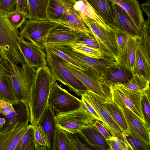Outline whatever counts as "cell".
Listing matches in <instances>:
<instances>
[{
	"mask_svg": "<svg viewBox=\"0 0 150 150\" xmlns=\"http://www.w3.org/2000/svg\"><path fill=\"white\" fill-rule=\"evenodd\" d=\"M47 104L57 113L62 114L79 108L82 103L81 100L61 87L55 79L52 84Z\"/></svg>",
	"mask_w": 150,
	"mask_h": 150,
	"instance_id": "8fae6325",
	"label": "cell"
},
{
	"mask_svg": "<svg viewBox=\"0 0 150 150\" xmlns=\"http://www.w3.org/2000/svg\"><path fill=\"white\" fill-rule=\"evenodd\" d=\"M133 74L129 70L115 64L108 68L102 78V81L109 87L115 83L124 84L132 78Z\"/></svg>",
	"mask_w": 150,
	"mask_h": 150,
	"instance_id": "cb8c5ba5",
	"label": "cell"
},
{
	"mask_svg": "<svg viewBox=\"0 0 150 150\" xmlns=\"http://www.w3.org/2000/svg\"><path fill=\"white\" fill-rule=\"evenodd\" d=\"M10 69L5 78L7 87L15 101L25 103L29 106L36 69L25 63L21 67L10 62Z\"/></svg>",
	"mask_w": 150,
	"mask_h": 150,
	"instance_id": "6da1fadb",
	"label": "cell"
},
{
	"mask_svg": "<svg viewBox=\"0 0 150 150\" xmlns=\"http://www.w3.org/2000/svg\"><path fill=\"white\" fill-rule=\"evenodd\" d=\"M109 147V150H130L123 137H118L112 136L105 139Z\"/></svg>",
	"mask_w": 150,
	"mask_h": 150,
	"instance_id": "ab89813d",
	"label": "cell"
},
{
	"mask_svg": "<svg viewBox=\"0 0 150 150\" xmlns=\"http://www.w3.org/2000/svg\"><path fill=\"white\" fill-rule=\"evenodd\" d=\"M64 9L60 0H49L47 9L49 20L57 23L63 14Z\"/></svg>",
	"mask_w": 150,
	"mask_h": 150,
	"instance_id": "836d02e7",
	"label": "cell"
},
{
	"mask_svg": "<svg viewBox=\"0 0 150 150\" xmlns=\"http://www.w3.org/2000/svg\"><path fill=\"white\" fill-rule=\"evenodd\" d=\"M35 150H47L48 143L45 135L38 124L34 125Z\"/></svg>",
	"mask_w": 150,
	"mask_h": 150,
	"instance_id": "f35d334b",
	"label": "cell"
},
{
	"mask_svg": "<svg viewBox=\"0 0 150 150\" xmlns=\"http://www.w3.org/2000/svg\"><path fill=\"white\" fill-rule=\"evenodd\" d=\"M150 88L143 93L141 99V107L146 122L150 126Z\"/></svg>",
	"mask_w": 150,
	"mask_h": 150,
	"instance_id": "b9f144b4",
	"label": "cell"
},
{
	"mask_svg": "<svg viewBox=\"0 0 150 150\" xmlns=\"http://www.w3.org/2000/svg\"><path fill=\"white\" fill-rule=\"evenodd\" d=\"M140 7L145 13L148 18H150V0H148L142 4Z\"/></svg>",
	"mask_w": 150,
	"mask_h": 150,
	"instance_id": "681fc988",
	"label": "cell"
},
{
	"mask_svg": "<svg viewBox=\"0 0 150 150\" xmlns=\"http://www.w3.org/2000/svg\"><path fill=\"white\" fill-rule=\"evenodd\" d=\"M10 68L9 62L2 55L0 58V99L14 104L18 101L12 97L5 81L6 77Z\"/></svg>",
	"mask_w": 150,
	"mask_h": 150,
	"instance_id": "83f0119b",
	"label": "cell"
},
{
	"mask_svg": "<svg viewBox=\"0 0 150 150\" xmlns=\"http://www.w3.org/2000/svg\"><path fill=\"white\" fill-rule=\"evenodd\" d=\"M3 55L0 49V58Z\"/></svg>",
	"mask_w": 150,
	"mask_h": 150,
	"instance_id": "f907efd6",
	"label": "cell"
},
{
	"mask_svg": "<svg viewBox=\"0 0 150 150\" xmlns=\"http://www.w3.org/2000/svg\"><path fill=\"white\" fill-rule=\"evenodd\" d=\"M13 104L7 101L0 99V114L6 116L14 111Z\"/></svg>",
	"mask_w": 150,
	"mask_h": 150,
	"instance_id": "bcb514c9",
	"label": "cell"
},
{
	"mask_svg": "<svg viewBox=\"0 0 150 150\" xmlns=\"http://www.w3.org/2000/svg\"><path fill=\"white\" fill-rule=\"evenodd\" d=\"M45 49L56 54L66 62L84 71L83 67L81 64L71 58L55 46L50 45L47 46L46 47Z\"/></svg>",
	"mask_w": 150,
	"mask_h": 150,
	"instance_id": "60d3db41",
	"label": "cell"
},
{
	"mask_svg": "<svg viewBox=\"0 0 150 150\" xmlns=\"http://www.w3.org/2000/svg\"><path fill=\"white\" fill-rule=\"evenodd\" d=\"M94 125L105 139H110L112 136L102 122L96 119L94 124Z\"/></svg>",
	"mask_w": 150,
	"mask_h": 150,
	"instance_id": "7dc6e473",
	"label": "cell"
},
{
	"mask_svg": "<svg viewBox=\"0 0 150 150\" xmlns=\"http://www.w3.org/2000/svg\"><path fill=\"white\" fill-rule=\"evenodd\" d=\"M110 27L117 29L114 3L112 0H84Z\"/></svg>",
	"mask_w": 150,
	"mask_h": 150,
	"instance_id": "d6986e66",
	"label": "cell"
},
{
	"mask_svg": "<svg viewBox=\"0 0 150 150\" xmlns=\"http://www.w3.org/2000/svg\"><path fill=\"white\" fill-rule=\"evenodd\" d=\"M27 7L28 0H16V9L20 10L26 12Z\"/></svg>",
	"mask_w": 150,
	"mask_h": 150,
	"instance_id": "c3c4849f",
	"label": "cell"
},
{
	"mask_svg": "<svg viewBox=\"0 0 150 150\" xmlns=\"http://www.w3.org/2000/svg\"><path fill=\"white\" fill-rule=\"evenodd\" d=\"M47 64L55 79L81 97L87 88L72 74L65 65L64 61L56 54L46 49Z\"/></svg>",
	"mask_w": 150,
	"mask_h": 150,
	"instance_id": "5b68a950",
	"label": "cell"
},
{
	"mask_svg": "<svg viewBox=\"0 0 150 150\" xmlns=\"http://www.w3.org/2000/svg\"><path fill=\"white\" fill-rule=\"evenodd\" d=\"M79 131L89 144L98 150H109L105 139L94 125L84 127Z\"/></svg>",
	"mask_w": 150,
	"mask_h": 150,
	"instance_id": "d4e9b609",
	"label": "cell"
},
{
	"mask_svg": "<svg viewBox=\"0 0 150 150\" xmlns=\"http://www.w3.org/2000/svg\"><path fill=\"white\" fill-rule=\"evenodd\" d=\"M19 32L0 10V49L2 55L10 63L21 65L25 63L18 47Z\"/></svg>",
	"mask_w": 150,
	"mask_h": 150,
	"instance_id": "3957f363",
	"label": "cell"
},
{
	"mask_svg": "<svg viewBox=\"0 0 150 150\" xmlns=\"http://www.w3.org/2000/svg\"><path fill=\"white\" fill-rule=\"evenodd\" d=\"M16 0H0V10L6 14L16 9Z\"/></svg>",
	"mask_w": 150,
	"mask_h": 150,
	"instance_id": "f6af8a7d",
	"label": "cell"
},
{
	"mask_svg": "<svg viewBox=\"0 0 150 150\" xmlns=\"http://www.w3.org/2000/svg\"><path fill=\"white\" fill-rule=\"evenodd\" d=\"M75 10L79 14L91 19L103 25H108L103 19L84 0H77L74 6Z\"/></svg>",
	"mask_w": 150,
	"mask_h": 150,
	"instance_id": "f1b7e54d",
	"label": "cell"
},
{
	"mask_svg": "<svg viewBox=\"0 0 150 150\" xmlns=\"http://www.w3.org/2000/svg\"><path fill=\"white\" fill-rule=\"evenodd\" d=\"M129 36L130 35L127 33L117 30L115 38L117 48L118 57L125 47Z\"/></svg>",
	"mask_w": 150,
	"mask_h": 150,
	"instance_id": "ee69618b",
	"label": "cell"
},
{
	"mask_svg": "<svg viewBox=\"0 0 150 150\" xmlns=\"http://www.w3.org/2000/svg\"><path fill=\"white\" fill-rule=\"evenodd\" d=\"M55 47L80 63L84 71L102 82L103 76L107 69L116 64V62L110 58L97 59L89 57L73 50L69 45Z\"/></svg>",
	"mask_w": 150,
	"mask_h": 150,
	"instance_id": "52a82bcc",
	"label": "cell"
},
{
	"mask_svg": "<svg viewBox=\"0 0 150 150\" xmlns=\"http://www.w3.org/2000/svg\"><path fill=\"white\" fill-rule=\"evenodd\" d=\"M117 29L132 36H140L142 28L139 27L130 16L120 6L114 4Z\"/></svg>",
	"mask_w": 150,
	"mask_h": 150,
	"instance_id": "44dd1931",
	"label": "cell"
},
{
	"mask_svg": "<svg viewBox=\"0 0 150 150\" xmlns=\"http://www.w3.org/2000/svg\"><path fill=\"white\" fill-rule=\"evenodd\" d=\"M112 0L126 12L137 25L142 28L145 21L139 3L137 0Z\"/></svg>",
	"mask_w": 150,
	"mask_h": 150,
	"instance_id": "484cf974",
	"label": "cell"
},
{
	"mask_svg": "<svg viewBox=\"0 0 150 150\" xmlns=\"http://www.w3.org/2000/svg\"><path fill=\"white\" fill-rule=\"evenodd\" d=\"M150 81L142 75L134 74L127 82L121 84L131 90L143 93L150 88Z\"/></svg>",
	"mask_w": 150,
	"mask_h": 150,
	"instance_id": "4dcf8cb0",
	"label": "cell"
},
{
	"mask_svg": "<svg viewBox=\"0 0 150 150\" xmlns=\"http://www.w3.org/2000/svg\"><path fill=\"white\" fill-rule=\"evenodd\" d=\"M16 109L14 111L4 116L6 122L0 129V131L16 125L24 126L28 125L30 120L29 105L25 103L18 101L16 103Z\"/></svg>",
	"mask_w": 150,
	"mask_h": 150,
	"instance_id": "7402d4cb",
	"label": "cell"
},
{
	"mask_svg": "<svg viewBox=\"0 0 150 150\" xmlns=\"http://www.w3.org/2000/svg\"><path fill=\"white\" fill-rule=\"evenodd\" d=\"M110 88L113 102L120 107L128 108L146 123L141 107L143 93L131 90L119 83L111 85Z\"/></svg>",
	"mask_w": 150,
	"mask_h": 150,
	"instance_id": "30bf717a",
	"label": "cell"
},
{
	"mask_svg": "<svg viewBox=\"0 0 150 150\" xmlns=\"http://www.w3.org/2000/svg\"><path fill=\"white\" fill-rule=\"evenodd\" d=\"M139 36L130 35L116 64L128 70L133 74L135 52Z\"/></svg>",
	"mask_w": 150,
	"mask_h": 150,
	"instance_id": "603a6c76",
	"label": "cell"
},
{
	"mask_svg": "<svg viewBox=\"0 0 150 150\" xmlns=\"http://www.w3.org/2000/svg\"><path fill=\"white\" fill-rule=\"evenodd\" d=\"M60 0L64 9L57 23L64 25L76 32L93 35L83 20L74 8L76 0Z\"/></svg>",
	"mask_w": 150,
	"mask_h": 150,
	"instance_id": "5bb4252c",
	"label": "cell"
},
{
	"mask_svg": "<svg viewBox=\"0 0 150 150\" xmlns=\"http://www.w3.org/2000/svg\"><path fill=\"white\" fill-rule=\"evenodd\" d=\"M58 23L49 20H26L20 28L19 36L45 51L49 33Z\"/></svg>",
	"mask_w": 150,
	"mask_h": 150,
	"instance_id": "8992f818",
	"label": "cell"
},
{
	"mask_svg": "<svg viewBox=\"0 0 150 150\" xmlns=\"http://www.w3.org/2000/svg\"><path fill=\"white\" fill-rule=\"evenodd\" d=\"M65 131L71 143L74 150H98L89 144L80 131L74 133Z\"/></svg>",
	"mask_w": 150,
	"mask_h": 150,
	"instance_id": "1f68e13d",
	"label": "cell"
},
{
	"mask_svg": "<svg viewBox=\"0 0 150 150\" xmlns=\"http://www.w3.org/2000/svg\"><path fill=\"white\" fill-rule=\"evenodd\" d=\"M29 126L17 125L0 131V150H14Z\"/></svg>",
	"mask_w": 150,
	"mask_h": 150,
	"instance_id": "ffe728a7",
	"label": "cell"
},
{
	"mask_svg": "<svg viewBox=\"0 0 150 150\" xmlns=\"http://www.w3.org/2000/svg\"><path fill=\"white\" fill-rule=\"evenodd\" d=\"M69 46L73 50L89 57L97 59L109 58L105 56L99 49L91 48L79 43Z\"/></svg>",
	"mask_w": 150,
	"mask_h": 150,
	"instance_id": "8d00e7d4",
	"label": "cell"
},
{
	"mask_svg": "<svg viewBox=\"0 0 150 150\" xmlns=\"http://www.w3.org/2000/svg\"><path fill=\"white\" fill-rule=\"evenodd\" d=\"M79 14L97 40L100 50L106 57L116 62L119 56L115 38L117 30Z\"/></svg>",
	"mask_w": 150,
	"mask_h": 150,
	"instance_id": "277c9868",
	"label": "cell"
},
{
	"mask_svg": "<svg viewBox=\"0 0 150 150\" xmlns=\"http://www.w3.org/2000/svg\"><path fill=\"white\" fill-rule=\"evenodd\" d=\"M55 118L59 128L71 133L79 132L84 127L94 125L96 120L83 103L81 107L76 110L57 113Z\"/></svg>",
	"mask_w": 150,
	"mask_h": 150,
	"instance_id": "9c48e42d",
	"label": "cell"
},
{
	"mask_svg": "<svg viewBox=\"0 0 150 150\" xmlns=\"http://www.w3.org/2000/svg\"><path fill=\"white\" fill-rule=\"evenodd\" d=\"M7 17L12 25L16 29H20L24 21L28 18L25 11L15 9L6 14Z\"/></svg>",
	"mask_w": 150,
	"mask_h": 150,
	"instance_id": "74e56055",
	"label": "cell"
},
{
	"mask_svg": "<svg viewBox=\"0 0 150 150\" xmlns=\"http://www.w3.org/2000/svg\"><path fill=\"white\" fill-rule=\"evenodd\" d=\"M55 79L47 66L37 69L29 106L31 125L37 124L47 106L52 84Z\"/></svg>",
	"mask_w": 150,
	"mask_h": 150,
	"instance_id": "7a4b0ae2",
	"label": "cell"
},
{
	"mask_svg": "<svg viewBox=\"0 0 150 150\" xmlns=\"http://www.w3.org/2000/svg\"><path fill=\"white\" fill-rule=\"evenodd\" d=\"M81 97L93 108L112 136L122 137V131L106 109L104 104L105 101L102 97L88 90L83 93Z\"/></svg>",
	"mask_w": 150,
	"mask_h": 150,
	"instance_id": "7c38bea8",
	"label": "cell"
},
{
	"mask_svg": "<svg viewBox=\"0 0 150 150\" xmlns=\"http://www.w3.org/2000/svg\"><path fill=\"white\" fill-rule=\"evenodd\" d=\"M78 33L64 25L58 23L49 32L46 46L70 45L77 43L79 38Z\"/></svg>",
	"mask_w": 150,
	"mask_h": 150,
	"instance_id": "2e32d148",
	"label": "cell"
},
{
	"mask_svg": "<svg viewBox=\"0 0 150 150\" xmlns=\"http://www.w3.org/2000/svg\"><path fill=\"white\" fill-rule=\"evenodd\" d=\"M18 47L25 63L35 69L47 66L46 54L38 46L19 36Z\"/></svg>",
	"mask_w": 150,
	"mask_h": 150,
	"instance_id": "9a60e30c",
	"label": "cell"
},
{
	"mask_svg": "<svg viewBox=\"0 0 150 150\" xmlns=\"http://www.w3.org/2000/svg\"><path fill=\"white\" fill-rule=\"evenodd\" d=\"M104 104L108 112L119 126L122 132L128 130L127 122L121 108L112 101Z\"/></svg>",
	"mask_w": 150,
	"mask_h": 150,
	"instance_id": "f546056e",
	"label": "cell"
},
{
	"mask_svg": "<svg viewBox=\"0 0 150 150\" xmlns=\"http://www.w3.org/2000/svg\"><path fill=\"white\" fill-rule=\"evenodd\" d=\"M34 125L31 124L21 138L14 150H35Z\"/></svg>",
	"mask_w": 150,
	"mask_h": 150,
	"instance_id": "d6a6232c",
	"label": "cell"
},
{
	"mask_svg": "<svg viewBox=\"0 0 150 150\" xmlns=\"http://www.w3.org/2000/svg\"><path fill=\"white\" fill-rule=\"evenodd\" d=\"M37 124L41 127L46 137L47 150H53L55 137L59 127L54 111L48 104Z\"/></svg>",
	"mask_w": 150,
	"mask_h": 150,
	"instance_id": "ac0fdd59",
	"label": "cell"
},
{
	"mask_svg": "<svg viewBox=\"0 0 150 150\" xmlns=\"http://www.w3.org/2000/svg\"><path fill=\"white\" fill-rule=\"evenodd\" d=\"M78 34L79 38L77 43H81L91 48L99 49L98 43L93 35H88L81 33H78Z\"/></svg>",
	"mask_w": 150,
	"mask_h": 150,
	"instance_id": "7bdbcfd3",
	"label": "cell"
},
{
	"mask_svg": "<svg viewBox=\"0 0 150 150\" xmlns=\"http://www.w3.org/2000/svg\"><path fill=\"white\" fill-rule=\"evenodd\" d=\"M150 22L146 21L142 27L136 49L133 74L142 75L150 80Z\"/></svg>",
	"mask_w": 150,
	"mask_h": 150,
	"instance_id": "ba28073f",
	"label": "cell"
},
{
	"mask_svg": "<svg viewBox=\"0 0 150 150\" xmlns=\"http://www.w3.org/2000/svg\"><path fill=\"white\" fill-rule=\"evenodd\" d=\"M53 150H74L71 143L65 131L59 128L55 135Z\"/></svg>",
	"mask_w": 150,
	"mask_h": 150,
	"instance_id": "d590c367",
	"label": "cell"
},
{
	"mask_svg": "<svg viewBox=\"0 0 150 150\" xmlns=\"http://www.w3.org/2000/svg\"><path fill=\"white\" fill-rule=\"evenodd\" d=\"M120 108L125 118L128 129L143 142L150 145V126L128 108Z\"/></svg>",
	"mask_w": 150,
	"mask_h": 150,
	"instance_id": "e0dca14e",
	"label": "cell"
},
{
	"mask_svg": "<svg viewBox=\"0 0 150 150\" xmlns=\"http://www.w3.org/2000/svg\"><path fill=\"white\" fill-rule=\"evenodd\" d=\"M49 0H28L26 13L28 19L49 20L47 9Z\"/></svg>",
	"mask_w": 150,
	"mask_h": 150,
	"instance_id": "4316f807",
	"label": "cell"
},
{
	"mask_svg": "<svg viewBox=\"0 0 150 150\" xmlns=\"http://www.w3.org/2000/svg\"><path fill=\"white\" fill-rule=\"evenodd\" d=\"M122 137L130 150H150V145L143 142L129 129L126 132H122Z\"/></svg>",
	"mask_w": 150,
	"mask_h": 150,
	"instance_id": "e575fe53",
	"label": "cell"
},
{
	"mask_svg": "<svg viewBox=\"0 0 150 150\" xmlns=\"http://www.w3.org/2000/svg\"><path fill=\"white\" fill-rule=\"evenodd\" d=\"M65 65L72 74L88 89L102 97L105 102L112 101L110 87L85 71L64 61Z\"/></svg>",
	"mask_w": 150,
	"mask_h": 150,
	"instance_id": "4fadbf2b",
	"label": "cell"
}]
</instances>
